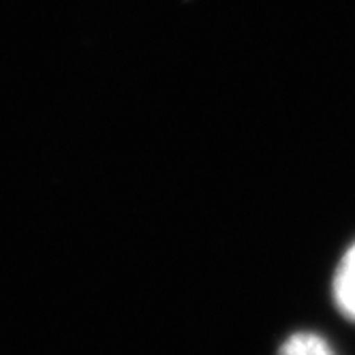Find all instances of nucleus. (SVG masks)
I'll list each match as a JSON object with an SVG mask.
<instances>
[{
	"label": "nucleus",
	"mask_w": 355,
	"mask_h": 355,
	"mask_svg": "<svg viewBox=\"0 0 355 355\" xmlns=\"http://www.w3.org/2000/svg\"><path fill=\"white\" fill-rule=\"evenodd\" d=\"M332 293L340 315L355 321V244L347 248L336 268Z\"/></svg>",
	"instance_id": "1"
},
{
	"label": "nucleus",
	"mask_w": 355,
	"mask_h": 355,
	"mask_svg": "<svg viewBox=\"0 0 355 355\" xmlns=\"http://www.w3.org/2000/svg\"><path fill=\"white\" fill-rule=\"evenodd\" d=\"M278 355H336V353L323 336L315 332H295L278 349Z\"/></svg>",
	"instance_id": "2"
}]
</instances>
